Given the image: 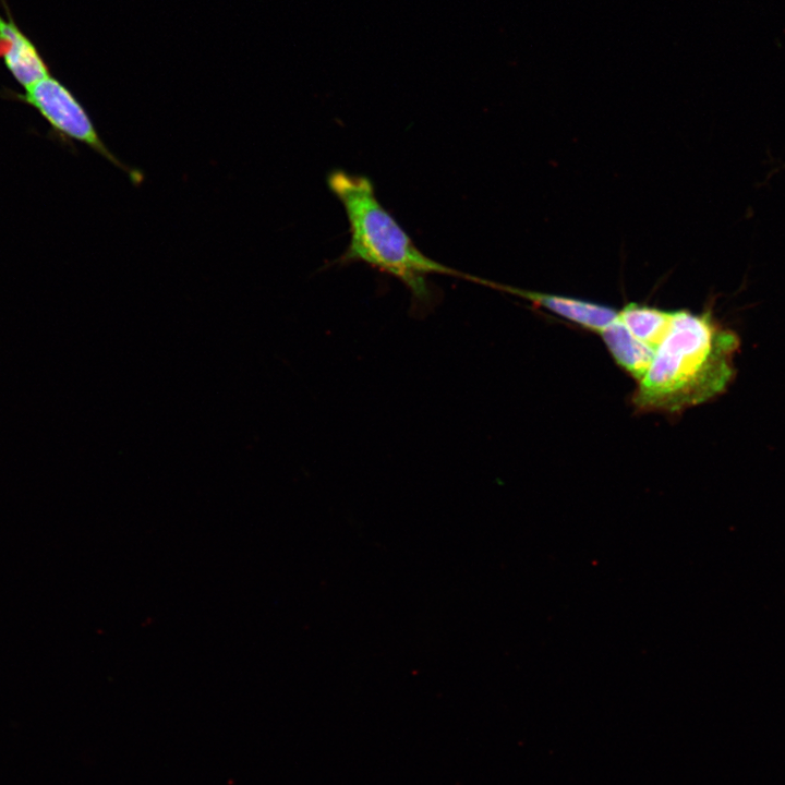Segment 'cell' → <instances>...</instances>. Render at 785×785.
Masks as SVG:
<instances>
[{
	"label": "cell",
	"mask_w": 785,
	"mask_h": 785,
	"mask_svg": "<svg viewBox=\"0 0 785 785\" xmlns=\"http://www.w3.org/2000/svg\"><path fill=\"white\" fill-rule=\"evenodd\" d=\"M330 192L342 204L350 240L340 263L361 262L404 283L418 310L432 306L434 297L426 282L433 274L466 277L425 255L378 201L373 182L365 176L334 170L327 178Z\"/></svg>",
	"instance_id": "obj_2"
},
{
	"label": "cell",
	"mask_w": 785,
	"mask_h": 785,
	"mask_svg": "<svg viewBox=\"0 0 785 785\" xmlns=\"http://www.w3.org/2000/svg\"><path fill=\"white\" fill-rule=\"evenodd\" d=\"M476 282L523 298L535 305L597 334L613 323L617 316V311L613 307L585 300L523 290L481 278H478Z\"/></svg>",
	"instance_id": "obj_4"
},
{
	"label": "cell",
	"mask_w": 785,
	"mask_h": 785,
	"mask_svg": "<svg viewBox=\"0 0 785 785\" xmlns=\"http://www.w3.org/2000/svg\"><path fill=\"white\" fill-rule=\"evenodd\" d=\"M0 59L24 88L51 75L36 46L9 15H0Z\"/></svg>",
	"instance_id": "obj_5"
},
{
	"label": "cell",
	"mask_w": 785,
	"mask_h": 785,
	"mask_svg": "<svg viewBox=\"0 0 785 785\" xmlns=\"http://www.w3.org/2000/svg\"><path fill=\"white\" fill-rule=\"evenodd\" d=\"M737 335L710 311H675L672 328L656 349L632 396L637 410L676 413L722 394L735 376Z\"/></svg>",
	"instance_id": "obj_1"
},
{
	"label": "cell",
	"mask_w": 785,
	"mask_h": 785,
	"mask_svg": "<svg viewBox=\"0 0 785 785\" xmlns=\"http://www.w3.org/2000/svg\"><path fill=\"white\" fill-rule=\"evenodd\" d=\"M675 311H665L640 303H628L617 311V319L654 352L668 335Z\"/></svg>",
	"instance_id": "obj_7"
},
{
	"label": "cell",
	"mask_w": 785,
	"mask_h": 785,
	"mask_svg": "<svg viewBox=\"0 0 785 785\" xmlns=\"http://www.w3.org/2000/svg\"><path fill=\"white\" fill-rule=\"evenodd\" d=\"M24 89V93L5 89L3 96L34 108L49 124L52 136L60 142L71 146L73 141L87 145L124 171L133 183L143 181L140 171L129 168L109 150L89 113L63 83L49 75Z\"/></svg>",
	"instance_id": "obj_3"
},
{
	"label": "cell",
	"mask_w": 785,
	"mask_h": 785,
	"mask_svg": "<svg viewBox=\"0 0 785 785\" xmlns=\"http://www.w3.org/2000/svg\"><path fill=\"white\" fill-rule=\"evenodd\" d=\"M615 362L637 382L649 370L654 351L638 340L623 323L616 319L600 334Z\"/></svg>",
	"instance_id": "obj_6"
}]
</instances>
